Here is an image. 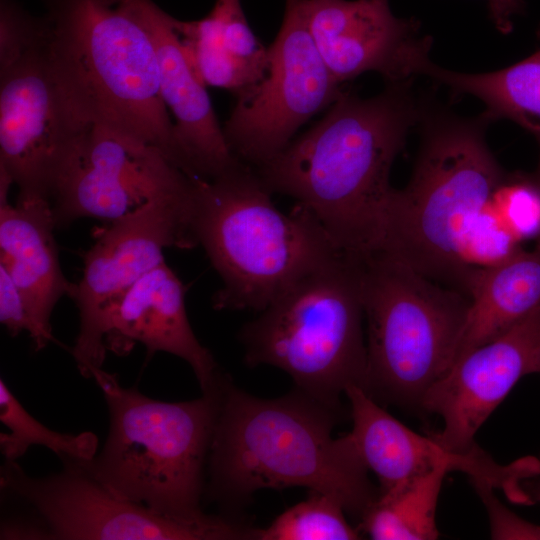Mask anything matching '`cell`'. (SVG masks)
Wrapping results in <instances>:
<instances>
[{"label":"cell","mask_w":540,"mask_h":540,"mask_svg":"<svg viewBox=\"0 0 540 540\" xmlns=\"http://www.w3.org/2000/svg\"><path fill=\"white\" fill-rule=\"evenodd\" d=\"M361 259L339 252L310 270L238 334L247 365L286 372L296 388L342 413L349 386L363 389Z\"/></svg>","instance_id":"52a82bcc"},{"label":"cell","mask_w":540,"mask_h":540,"mask_svg":"<svg viewBox=\"0 0 540 540\" xmlns=\"http://www.w3.org/2000/svg\"><path fill=\"white\" fill-rule=\"evenodd\" d=\"M184 286L165 261L144 274L112 307L104 324L107 352L127 355L136 343L149 358L166 352L187 362L202 393L214 389L224 374L201 344L185 308Z\"/></svg>","instance_id":"e0dca14e"},{"label":"cell","mask_w":540,"mask_h":540,"mask_svg":"<svg viewBox=\"0 0 540 540\" xmlns=\"http://www.w3.org/2000/svg\"><path fill=\"white\" fill-rule=\"evenodd\" d=\"M467 296L470 304L453 363L540 308V248H520L499 262L478 268Z\"/></svg>","instance_id":"ffe728a7"},{"label":"cell","mask_w":540,"mask_h":540,"mask_svg":"<svg viewBox=\"0 0 540 540\" xmlns=\"http://www.w3.org/2000/svg\"><path fill=\"white\" fill-rule=\"evenodd\" d=\"M540 373V308L497 338L458 358L425 394L421 411L443 428L430 435L456 453L478 445L474 436L523 377Z\"/></svg>","instance_id":"5bb4252c"},{"label":"cell","mask_w":540,"mask_h":540,"mask_svg":"<svg viewBox=\"0 0 540 540\" xmlns=\"http://www.w3.org/2000/svg\"><path fill=\"white\" fill-rule=\"evenodd\" d=\"M422 120L414 170L405 188L394 189L380 251L467 295L478 268L520 248L494 208L506 173L487 145L485 116L423 112Z\"/></svg>","instance_id":"7a4b0ae2"},{"label":"cell","mask_w":540,"mask_h":540,"mask_svg":"<svg viewBox=\"0 0 540 540\" xmlns=\"http://www.w3.org/2000/svg\"><path fill=\"white\" fill-rule=\"evenodd\" d=\"M41 1L49 60L79 124L119 131L179 167L144 0Z\"/></svg>","instance_id":"277c9868"},{"label":"cell","mask_w":540,"mask_h":540,"mask_svg":"<svg viewBox=\"0 0 540 540\" xmlns=\"http://www.w3.org/2000/svg\"><path fill=\"white\" fill-rule=\"evenodd\" d=\"M449 472L448 466H438L397 490L378 495L361 518L359 529L375 540L437 539L436 506Z\"/></svg>","instance_id":"603a6c76"},{"label":"cell","mask_w":540,"mask_h":540,"mask_svg":"<svg viewBox=\"0 0 540 540\" xmlns=\"http://www.w3.org/2000/svg\"><path fill=\"white\" fill-rule=\"evenodd\" d=\"M345 396L353 421L350 435L366 467L378 478V495L397 490L442 465L484 479L507 497L518 491L526 475L527 464L522 458L502 465L479 446L469 453L449 451L431 435L423 436L405 426L359 386H349Z\"/></svg>","instance_id":"2e32d148"},{"label":"cell","mask_w":540,"mask_h":540,"mask_svg":"<svg viewBox=\"0 0 540 540\" xmlns=\"http://www.w3.org/2000/svg\"><path fill=\"white\" fill-rule=\"evenodd\" d=\"M386 83L371 98L342 92L315 126L255 168L272 193L294 198L339 250L358 258L382 249L391 168L424 112L411 80Z\"/></svg>","instance_id":"6da1fadb"},{"label":"cell","mask_w":540,"mask_h":540,"mask_svg":"<svg viewBox=\"0 0 540 540\" xmlns=\"http://www.w3.org/2000/svg\"><path fill=\"white\" fill-rule=\"evenodd\" d=\"M109 413L106 441L89 460H73L121 499L173 519L197 521L204 467L215 428L219 385L188 401L166 402L124 388L104 369L92 378ZM70 459V458H64Z\"/></svg>","instance_id":"8992f818"},{"label":"cell","mask_w":540,"mask_h":540,"mask_svg":"<svg viewBox=\"0 0 540 540\" xmlns=\"http://www.w3.org/2000/svg\"><path fill=\"white\" fill-rule=\"evenodd\" d=\"M45 477L28 475L16 461L0 469L4 500L28 512L2 519L1 540H239L253 527L229 515L183 521L121 499L71 459Z\"/></svg>","instance_id":"9c48e42d"},{"label":"cell","mask_w":540,"mask_h":540,"mask_svg":"<svg viewBox=\"0 0 540 540\" xmlns=\"http://www.w3.org/2000/svg\"><path fill=\"white\" fill-rule=\"evenodd\" d=\"M160 72V91L174 117L178 165L193 179L212 180L238 165L220 127L205 85L184 54L175 18L152 0H144Z\"/></svg>","instance_id":"ac0fdd59"},{"label":"cell","mask_w":540,"mask_h":540,"mask_svg":"<svg viewBox=\"0 0 540 540\" xmlns=\"http://www.w3.org/2000/svg\"><path fill=\"white\" fill-rule=\"evenodd\" d=\"M308 29L303 0H285L280 30L268 48L265 76L236 94L223 132L232 152L259 168L283 151L312 116L343 92Z\"/></svg>","instance_id":"8fae6325"},{"label":"cell","mask_w":540,"mask_h":540,"mask_svg":"<svg viewBox=\"0 0 540 540\" xmlns=\"http://www.w3.org/2000/svg\"><path fill=\"white\" fill-rule=\"evenodd\" d=\"M367 322L363 390L375 401L420 410L451 367L470 300L383 252L361 259Z\"/></svg>","instance_id":"ba28073f"},{"label":"cell","mask_w":540,"mask_h":540,"mask_svg":"<svg viewBox=\"0 0 540 540\" xmlns=\"http://www.w3.org/2000/svg\"><path fill=\"white\" fill-rule=\"evenodd\" d=\"M82 129L51 66L40 19L1 0L0 170L17 186V200L50 202Z\"/></svg>","instance_id":"30bf717a"},{"label":"cell","mask_w":540,"mask_h":540,"mask_svg":"<svg viewBox=\"0 0 540 540\" xmlns=\"http://www.w3.org/2000/svg\"><path fill=\"white\" fill-rule=\"evenodd\" d=\"M193 196L156 199L110 222L85 252L82 277L70 294L79 313L71 353L84 377L93 378L103 369L104 324L112 307L144 274L165 261L166 248L196 247L191 228Z\"/></svg>","instance_id":"7c38bea8"},{"label":"cell","mask_w":540,"mask_h":540,"mask_svg":"<svg viewBox=\"0 0 540 540\" xmlns=\"http://www.w3.org/2000/svg\"><path fill=\"white\" fill-rule=\"evenodd\" d=\"M195 181L158 149L92 124L77 136L50 204L57 229L82 218L112 222L156 199L191 198Z\"/></svg>","instance_id":"4fadbf2b"},{"label":"cell","mask_w":540,"mask_h":540,"mask_svg":"<svg viewBox=\"0 0 540 540\" xmlns=\"http://www.w3.org/2000/svg\"><path fill=\"white\" fill-rule=\"evenodd\" d=\"M468 478L487 510L492 539L540 540V526L507 509L494 495L495 488L491 483L480 478Z\"/></svg>","instance_id":"4316f807"},{"label":"cell","mask_w":540,"mask_h":540,"mask_svg":"<svg viewBox=\"0 0 540 540\" xmlns=\"http://www.w3.org/2000/svg\"><path fill=\"white\" fill-rule=\"evenodd\" d=\"M490 17L495 27L502 33H509L513 20L523 8L522 0H486Z\"/></svg>","instance_id":"f1b7e54d"},{"label":"cell","mask_w":540,"mask_h":540,"mask_svg":"<svg viewBox=\"0 0 540 540\" xmlns=\"http://www.w3.org/2000/svg\"><path fill=\"white\" fill-rule=\"evenodd\" d=\"M494 206L504 227L519 243L540 238V187L533 177L506 174Z\"/></svg>","instance_id":"484cf974"},{"label":"cell","mask_w":540,"mask_h":540,"mask_svg":"<svg viewBox=\"0 0 540 540\" xmlns=\"http://www.w3.org/2000/svg\"><path fill=\"white\" fill-rule=\"evenodd\" d=\"M0 420L8 428V432L0 434L5 460L17 461L33 445L48 448L60 459L89 460L97 453L98 438L94 433L68 434L48 428L23 407L2 378Z\"/></svg>","instance_id":"cb8c5ba5"},{"label":"cell","mask_w":540,"mask_h":540,"mask_svg":"<svg viewBox=\"0 0 540 540\" xmlns=\"http://www.w3.org/2000/svg\"><path fill=\"white\" fill-rule=\"evenodd\" d=\"M342 416L297 388L264 399L225 375L208 457L209 498L234 509L258 490L303 487L337 499L361 520L378 489L350 433L332 436Z\"/></svg>","instance_id":"3957f363"},{"label":"cell","mask_w":540,"mask_h":540,"mask_svg":"<svg viewBox=\"0 0 540 540\" xmlns=\"http://www.w3.org/2000/svg\"><path fill=\"white\" fill-rule=\"evenodd\" d=\"M306 22L339 83L368 71L386 82L411 80L429 59L431 38L415 19L399 18L389 0H303Z\"/></svg>","instance_id":"9a60e30c"},{"label":"cell","mask_w":540,"mask_h":540,"mask_svg":"<svg viewBox=\"0 0 540 540\" xmlns=\"http://www.w3.org/2000/svg\"><path fill=\"white\" fill-rule=\"evenodd\" d=\"M419 75L470 95L485 105L488 120L509 119L540 139V50L500 70L468 74L446 70L427 59Z\"/></svg>","instance_id":"7402d4cb"},{"label":"cell","mask_w":540,"mask_h":540,"mask_svg":"<svg viewBox=\"0 0 540 540\" xmlns=\"http://www.w3.org/2000/svg\"><path fill=\"white\" fill-rule=\"evenodd\" d=\"M272 194L243 161L212 180L196 179L191 228L221 278L212 300L217 310L261 312L342 252L307 208L297 203L285 214Z\"/></svg>","instance_id":"5b68a950"},{"label":"cell","mask_w":540,"mask_h":540,"mask_svg":"<svg viewBox=\"0 0 540 540\" xmlns=\"http://www.w3.org/2000/svg\"><path fill=\"white\" fill-rule=\"evenodd\" d=\"M51 204L35 199L0 202V266L24 300L33 325L35 351L52 340L51 316L58 301L70 296L74 283L62 271Z\"/></svg>","instance_id":"d6986e66"},{"label":"cell","mask_w":540,"mask_h":540,"mask_svg":"<svg viewBox=\"0 0 540 540\" xmlns=\"http://www.w3.org/2000/svg\"><path fill=\"white\" fill-rule=\"evenodd\" d=\"M0 322L13 337L23 331L28 332L30 337L33 334V325L22 295L2 266H0Z\"/></svg>","instance_id":"83f0119b"},{"label":"cell","mask_w":540,"mask_h":540,"mask_svg":"<svg viewBox=\"0 0 540 540\" xmlns=\"http://www.w3.org/2000/svg\"><path fill=\"white\" fill-rule=\"evenodd\" d=\"M175 26L191 68L205 84L227 87L265 76L268 48L248 24L241 0H216L204 18L176 19Z\"/></svg>","instance_id":"44dd1931"},{"label":"cell","mask_w":540,"mask_h":540,"mask_svg":"<svg viewBox=\"0 0 540 540\" xmlns=\"http://www.w3.org/2000/svg\"><path fill=\"white\" fill-rule=\"evenodd\" d=\"M538 142H539V145H540V139L538 140ZM533 178L535 179V181L537 182V184L540 187V157H539L538 167H537L536 173H535ZM537 247L540 248V238L538 239Z\"/></svg>","instance_id":"4dcf8cb0"},{"label":"cell","mask_w":540,"mask_h":540,"mask_svg":"<svg viewBox=\"0 0 540 540\" xmlns=\"http://www.w3.org/2000/svg\"><path fill=\"white\" fill-rule=\"evenodd\" d=\"M343 505L335 498L310 492V497L280 514L266 528H257L258 540H355L358 529L345 518Z\"/></svg>","instance_id":"d4e9b609"},{"label":"cell","mask_w":540,"mask_h":540,"mask_svg":"<svg viewBox=\"0 0 540 540\" xmlns=\"http://www.w3.org/2000/svg\"><path fill=\"white\" fill-rule=\"evenodd\" d=\"M538 458L540 461V455ZM521 485L531 505L540 503V469L534 475L523 479Z\"/></svg>","instance_id":"f546056e"}]
</instances>
